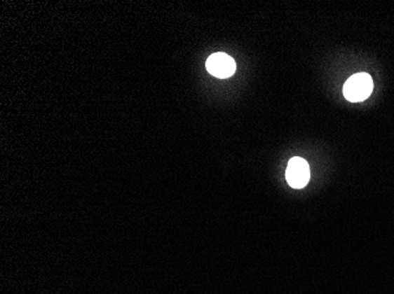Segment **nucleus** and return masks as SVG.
I'll use <instances>...</instances> for the list:
<instances>
[{
  "label": "nucleus",
  "instance_id": "1",
  "mask_svg": "<svg viewBox=\"0 0 394 294\" xmlns=\"http://www.w3.org/2000/svg\"><path fill=\"white\" fill-rule=\"evenodd\" d=\"M373 91V80L367 74H354L347 79L344 86V96L352 103L364 102L371 96Z\"/></svg>",
  "mask_w": 394,
  "mask_h": 294
},
{
  "label": "nucleus",
  "instance_id": "2",
  "mask_svg": "<svg viewBox=\"0 0 394 294\" xmlns=\"http://www.w3.org/2000/svg\"><path fill=\"white\" fill-rule=\"evenodd\" d=\"M205 67L209 74H212L214 77L221 78V79L231 77L236 71L234 59L224 52H217V53L210 55L205 63Z\"/></svg>",
  "mask_w": 394,
  "mask_h": 294
},
{
  "label": "nucleus",
  "instance_id": "3",
  "mask_svg": "<svg viewBox=\"0 0 394 294\" xmlns=\"http://www.w3.org/2000/svg\"><path fill=\"white\" fill-rule=\"evenodd\" d=\"M309 178H311V171H309L308 162L299 157L290 159L286 169L287 183L293 188H302L307 185Z\"/></svg>",
  "mask_w": 394,
  "mask_h": 294
}]
</instances>
